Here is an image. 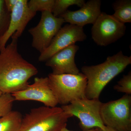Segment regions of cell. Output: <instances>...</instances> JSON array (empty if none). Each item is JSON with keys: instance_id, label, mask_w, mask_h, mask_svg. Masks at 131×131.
<instances>
[{"instance_id": "cell-1", "label": "cell", "mask_w": 131, "mask_h": 131, "mask_svg": "<svg viewBox=\"0 0 131 131\" xmlns=\"http://www.w3.org/2000/svg\"><path fill=\"white\" fill-rule=\"evenodd\" d=\"M0 51V90L12 94L25 89L30 78L37 75V69L24 59L18 50V39Z\"/></svg>"}, {"instance_id": "cell-2", "label": "cell", "mask_w": 131, "mask_h": 131, "mask_svg": "<svg viewBox=\"0 0 131 131\" xmlns=\"http://www.w3.org/2000/svg\"><path fill=\"white\" fill-rule=\"evenodd\" d=\"M131 63V57L125 56L120 51L113 56L108 57L102 63L83 66L82 73L87 79L86 98L99 99L106 85Z\"/></svg>"}, {"instance_id": "cell-3", "label": "cell", "mask_w": 131, "mask_h": 131, "mask_svg": "<svg viewBox=\"0 0 131 131\" xmlns=\"http://www.w3.org/2000/svg\"><path fill=\"white\" fill-rule=\"evenodd\" d=\"M73 115L61 107L42 106L32 108L23 117L19 131H60Z\"/></svg>"}, {"instance_id": "cell-4", "label": "cell", "mask_w": 131, "mask_h": 131, "mask_svg": "<svg viewBox=\"0 0 131 131\" xmlns=\"http://www.w3.org/2000/svg\"><path fill=\"white\" fill-rule=\"evenodd\" d=\"M48 77L58 104L66 105L75 100L86 98L87 79L82 73L78 74L51 73Z\"/></svg>"}, {"instance_id": "cell-5", "label": "cell", "mask_w": 131, "mask_h": 131, "mask_svg": "<svg viewBox=\"0 0 131 131\" xmlns=\"http://www.w3.org/2000/svg\"><path fill=\"white\" fill-rule=\"evenodd\" d=\"M100 115L106 126L118 131H131V96L102 103Z\"/></svg>"}, {"instance_id": "cell-6", "label": "cell", "mask_w": 131, "mask_h": 131, "mask_svg": "<svg viewBox=\"0 0 131 131\" xmlns=\"http://www.w3.org/2000/svg\"><path fill=\"white\" fill-rule=\"evenodd\" d=\"M102 103L99 99L85 98L73 101L66 105L62 106V110L77 117L80 127L83 130L95 128L104 129L106 127L100 115Z\"/></svg>"}, {"instance_id": "cell-7", "label": "cell", "mask_w": 131, "mask_h": 131, "mask_svg": "<svg viewBox=\"0 0 131 131\" xmlns=\"http://www.w3.org/2000/svg\"><path fill=\"white\" fill-rule=\"evenodd\" d=\"M126 30L125 24L113 15L102 12L93 25L91 37L96 45L107 46L121 38L125 35Z\"/></svg>"}, {"instance_id": "cell-8", "label": "cell", "mask_w": 131, "mask_h": 131, "mask_svg": "<svg viewBox=\"0 0 131 131\" xmlns=\"http://www.w3.org/2000/svg\"><path fill=\"white\" fill-rule=\"evenodd\" d=\"M64 22L63 19L56 17L51 12H42L38 24L28 30L32 36V47L40 53L43 52L49 47Z\"/></svg>"}, {"instance_id": "cell-9", "label": "cell", "mask_w": 131, "mask_h": 131, "mask_svg": "<svg viewBox=\"0 0 131 131\" xmlns=\"http://www.w3.org/2000/svg\"><path fill=\"white\" fill-rule=\"evenodd\" d=\"M86 38L83 27L71 24L66 25L59 31L49 47L40 53L39 61H46L61 50L76 42L84 41Z\"/></svg>"}, {"instance_id": "cell-10", "label": "cell", "mask_w": 131, "mask_h": 131, "mask_svg": "<svg viewBox=\"0 0 131 131\" xmlns=\"http://www.w3.org/2000/svg\"><path fill=\"white\" fill-rule=\"evenodd\" d=\"M12 95L15 101H37L49 107H55L58 104L48 77L35 78L33 84H28L25 89Z\"/></svg>"}, {"instance_id": "cell-11", "label": "cell", "mask_w": 131, "mask_h": 131, "mask_svg": "<svg viewBox=\"0 0 131 131\" xmlns=\"http://www.w3.org/2000/svg\"><path fill=\"white\" fill-rule=\"evenodd\" d=\"M28 2L27 0H18L11 12L8 28L0 39V51L5 49L10 37L18 39L28 22L36 15L37 13L28 7Z\"/></svg>"}, {"instance_id": "cell-12", "label": "cell", "mask_w": 131, "mask_h": 131, "mask_svg": "<svg viewBox=\"0 0 131 131\" xmlns=\"http://www.w3.org/2000/svg\"><path fill=\"white\" fill-rule=\"evenodd\" d=\"M79 49L76 45L70 46L53 55L46 61V65L51 68L54 74H78L80 72L75 63V57Z\"/></svg>"}, {"instance_id": "cell-13", "label": "cell", "mask_w": 131, "mask_h": 131, "mask_svg": "<svg viewBox=\"0 0 131 131\" xmlns=\"http://www.w3.org/2000/svg\"><path fill=\"white\" fill-rule=\"evenodd\" d=\"M101 5L100 0H90L85 2L79 10H68L59 17L64 22L81 27L89 24L93 25L101 13Z\"/></svg>"}, {"instance_id": "cell-14", "label": "cell", "mask_w": 131, "mask_h": 131, "mask_svg": "<svg viewBox=\"0 0 131 131\" xmlns=\"http://www.w3.org/2000/svg\"><path fill=\"white\" fill-rule=\"evenodd\" d=\"M23 117L18 111L12 110L0 118V131H19Z\"/></svg>"}, {"instance_id": "cell-15", "label": "cell", "mask_w": 131, "mask_h": 131, "mask_svg": "<svg viewBox=\"0 0 131 131\" xmlns=\"http://www.w3.org/2000/svg\"><path fill=\"white\" fill-rule=\"evenodd\" d=\"M113 15L118 20L125 24L131 22V0H118L113 3Z\"/></svg>"}, {"instance_id": "cell-16", "label": "cell", "mask_w": 131, "mask_h": 131, "mask_svg": "<svg viewBox=\"0 0 131 131\" xmlns=\"http://www.w3.org/2000/svg\"><path fill=\"white\" fill-rule=\"evenodd\" d=\"M85 3L84 0H55L52 13L56 17H59L70 6L76 5L81 8Z\"/></svg>"}, {"instance_id": "cell-17", "label": "cell", "mask_w": 131, "mask_h": 131, "mask_svg": "<svg viewBox=\"0 0 131 131\" xmlns=\"http://www.w3.org/2000/svg\"><path fill=\"white\" fill-rule=\"evenodd\" d=\"M55 0H31L28 2V7L33 12H52Z\"/></svg>"}, {"instance_id": "cell-18", "label": "cell", "mask_w": 131, "mask_h": 131, "mask_svg": "<svg viewBox=\"0 0 131 131\" xmlns=\"http://www.w3.org/2000/svg\"><path fill=\"white\" fill-rule=\"evenodd\" d=\"M11 13L8 12L5 0H0V39L7 31L10 22Z\"/></svg>"}, {"instance_id": "cell-19", "label": "cell", "mask_w": 131, "mask_h": 131, "mask_svg": "<svg viewBox=\"0 0 131 131\" xmlns=\"http://www.w3.org/2000/svg\"><path fill=\"white\" fill-rule=\"evenodd\" d=\"M15 101L11 94H3L0 96V118L12 111Z\"/></svg>"}, {"instance_id": "cell-20", "label": "cell", "mask_w": 131, "mask_h": 131, "mask_svg": "<svg viewBox=\"0 0 131 131\" xmlns=\"http://www.w3.org/2000/svg\"><path fill=\"white\" fill-rule=\"evenodd\" d=\"M114 89L118 92L131 95V71L127 74L123 75V77L118 82L117 84L114 86Z\"/></svg>"}, {"instance_id": "cell-21", "label": "cell", "mask_w": 131, "mask_h": 131, "mask_svg": "<svg viewBox=\"0 0 131 131\" xmlns=\"http://www.w3.org/2000/svg\"><path fill=\"white\" fill-rule=\"evenodd\" d=\"M18 0H5V5L8 12L11 13Z\"/></svg>"}, {"instance_id": "cell-22", "label": "cell", "mask_w": 131, "mask_h": 131, "mask_svg": "<svg viewBox=\"0 0 131 131\" xmlns=\"http://www.w3.org/2000/svg\"><path fill=\"white\" fill-rule=\"evenodd\" d=\"M96 131H118L117 130L109 127L106 126L104 129H102L100 128H96Z\"/></svg>"}, {"instance_id": "cell-23", "label": "cell", "mask_w": 131, "mask_h": 131, "mask_svg": "<svg viewBox=\"0 0 131 131\" xmlns=\"http://www.w3.org/2000/svg\"><path fill=\"white\" fill-rule=\"evenodd\" d=\"M74 131L72 130H68V129H67L66 128V127H64L63 129H62L61 131ZM82 131H96V128H95V129H90V130H83Z\"/></svg>"}, {"instance_id": "cell-24", "label": "cell", "mask_w": 131, "mask_h": 131, "mask_svg": "<svg viewBox=\"0 0 131 131\" xmlns=\"http://www.w3.org/2000/svg\"><path fill=\"white\" fill-rule=\"evenodd\" d=\"M3 94L2 92H1V91L0 90V96L2 95Z\"/></svg>"}]
</instances>
